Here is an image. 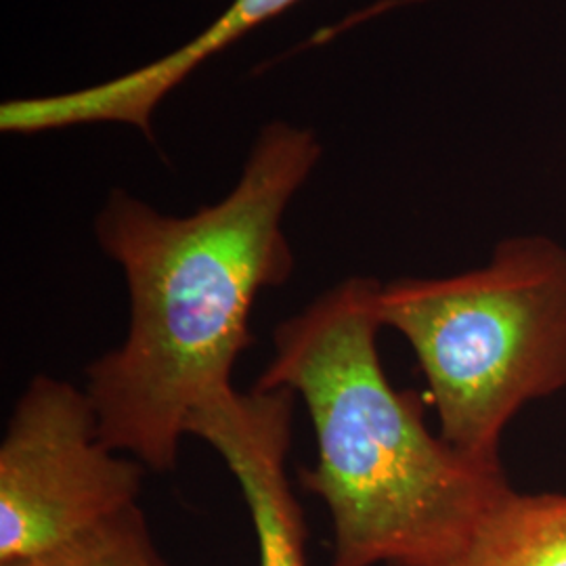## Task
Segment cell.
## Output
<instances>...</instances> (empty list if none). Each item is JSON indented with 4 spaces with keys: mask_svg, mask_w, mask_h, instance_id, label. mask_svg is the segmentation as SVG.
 <instances>
[{
    "mask_svg": "<svg viewBox=\"0 0 566 566\" xmlns=\"http://www.w3.org/2000/svg\"><path fill=\"white\" fill-rule=\"evenodd\" d=\"M319 158L313 130L271 122L233 189L193 214L109 193L95 238L124 275L128 327L86 367L84 390L112 449L154 474L177 468L189 416L233 388L259 296L294 275L283 217Z\"/></svg>",
    "mask_w": 566,
    "mask_h": 566,
    "instance_id": "obj_1",
    "label": "cell"
},
{
    "mask_svg": "<svg viewBox=\"0 0 566 566\" xmlns=\"http://www.w3.org/2000/svg\"><path fill=\"white\" fill-rule=\"evenodd\" d=\"M380 282L353 275L273 329L254 386L303 401L317 460L301 468L334 533L332 566H458L512 486L502 460L432 434L424 403L386 376Z\"/></svg>",
    "mask_w": 566,
    "mask_h": 566,
    "instance_id": "obj_2",
    "label": "cell"
},
{
    "mask_svg": "<svg viewBox=\"0 0 566 566\" xmlns=\"http://www.w3.org/2000/svg\"><path fill=\"white\" fill-rule=\"evenodd\" d=\"M378 319L411 346L447 443L481 460L525 405L566 388V248L547 235L497 243L447 277L380 283Z\"/></svg>",
    "mask_w": 566,
    "mask_h": 566,
    "instance_id": "obj_3",
    "label": "cell"
},
{
    "mask_svg": "<svg viewBox=\"0 0 566 566\" xmlns=\"http://www.w3.org/2000/svg\"><path fill=\"white\" fill-rule=\"evenodd\" d=\"M149 470L103 441L84 386L34 376L0 441V566H20L139 506Z\"/></svg>",
    "mask_w": 566,
    "mask_h": 566,
    "instance_id": "obj_4",
    "label": "cell"
},
{
    "mask_svg": "<svg viewBox=\"0 0 566 566\" xmlns=\"http://www.w3.org/2000/svg\"><path fill=\"white\" fill-rule=\"evenodd\" d=\"M296 395L227 388L187 420V437L212 447L242 491L259 566H308L303 507L287 476Z\"/></svg>",
    "mask_w": 566,
    "mask_h": 566,
    "instance_id": "obj_5",
    "label": "cell"
},
{
    "mask_svg": "<svg viewBox=\"0 0 566 566\" xmlns=\"http://www.w3.org/2000/svg\"><path fill=\"white\" fill-rule=\"evenodd\" d=\"M296 2L301 0H233L193 41L120 78L72 93L2 103L0 130L7 135H36L81 124L120 122L133 124L151 137L154 109L170 91L203 61L214 57L256 25L282 15Z\"/></svg>",
    "mask_w": 566,
    "mask_h": 566,
    "instance_id": "obj_6",
    "label": "cell"
},
{
    "mask_svg": "<svg viewBox=\"0 0 566 566\" xmlns=\"http://www.w3.org/2000/svg\"><path fill=\"white\" fill-rule=\"evenodd\" d=\"M458 566H566V493L512 489Z\"/></svg>",
    "mask_w": 566,
    "mask_h": 566,
    "instance_id": "obj_7",
    "label": "cell"
},
{
    "mask_svg": "<svg viewBox=\"0 0 566 566\" xmlns=\"http://www.w3.org/2000/svg\"><path fill=\"white\" fill-rule=\"evenodd\" d=\"M20 566H168V563L154 544L139 504L60 549Z\"/></svg>",
    "mask_w": 566,
    "mask_h": 566,
    "instance_id": "obj_8",
    "label": "cell"
}]
</instances>
